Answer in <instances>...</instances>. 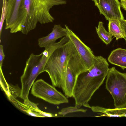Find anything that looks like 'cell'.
Returning a JSON list of instances; mask_svg holds the SVG:
<instances>
[{
    "label": "cell",
    "instance_id": "cell-9",
    "mask_svg": "<svg viewBox=\"0 0 126 126\" xmlns=\"http://www.w3.org/2000/svg\"><path fill=\"white\" fill-rule=\"evenodd\" d=\"M101 15L108 20L124 19L118 0H92Z\"/></svg>",
    "mask_w": 126,
    "mask_h": 126
},
{
    "label": "cell",
    "instance_id": "cell-5",
    "mask_svg": "<svg viewBox=\"0 0 126 126\" xmlns=\"http://www.w3.org/2000/svg\"><path fill=\"white\" fill-rule=\"evenodd\" d=\"M106 77V88L113 98L115 108L126 107V73L113 67L109 68Z\"/></svg>",
    "mask_w": 126,
    "mask_h": 126
},
{
    "label": "cell",
    "instance_id": "cell-14",
    "mask_svg": "<svg viewBox=\"0 0 126 126\" xmlns=\"http://www.w3.org/2000/svg\"><path fill=\"white\" fill-rule=\"evenodd\" d=\"M108 21L109 32L116 38V40L120 38H124L125 34L120 20L111 19Z\"/></svg>",
    "mask_w": 126,
    "mask_h": 126
},
{
    "label": "cell",
    "instance_id": "cell-11",
    "mask_svg": "<svg viewBox=\"0 0 126 126\" xmlns=\"http://www.w3.org/2000/svg\"><path fill=\"white\" fill-rule=\"evenodd\" d=\"M22 0H8L5 18L6 30H10L15 22Z\"/></svg>",
    "mask_w": 126,
    "mask_h": 126
},
{
    "label": "cell",
    "instance_id": "cell-8",
    "mask_svg": "<svg viewBox=\"0 0 126 126\" xmlns=\"http://www.w3.org/2000/svg\"><path fill=\"white\" fill-rule=\"evenodd\" d=\"M67 36L74 46L88 70L93 66L95 56L91 49L86 45L68 26L65 25Z\"/></svg>",
    "mask_w": 126,
    "mask_h": 126
},
{
    "label": "cell",
    "instance_id": "cell-17",
    "mask_svg": "<svg viewBox=\"0 0 126 126\" xmlns=\"http://www.w3.org/2000/svg\"><path fill=\"white\" fill-rule=\"evenodd\" d=\"M7 0H2V5L0 21V36H1L3 26L5 20L7 9Z\"/></svg>",
    "mask_w": 126,
    "mask_h": 126
},
{
    "label": "cell",
    "instance_id": "cell-2",
    "mask_svg": "<svg viewBox=\"0 0 126 126\" xmlns=\"http://www.w3.org/2000/svg\"><path fill=\"white\" fill-rule=\"evenodd\" d=\"M109 65L105 58L101 56H95L92 67L79 75L72 96L75 100V106L91 108L89 102L103 83L109 70Z\"/></svg>",
    "mask_w": 126,
    "mask_h": 126
},
{
    "label": "cell",
    "instance_id": "cell-1",
    "mask_svg": "<svg viewBox=\"0 0 126 126\" xmlns=\"http://www.w3.org/2000/svg\"><path fill=\"white\" fill-rule=\"evenodd\" d=\"M67 3L65 0H22L16 20L10 30V33L20 32L27 35L38 23L53 22L54 18L50 13V9L55 6Z\"/></svg>",
    "mask_w": 126,
    "mask_h": 126
},
{
    "label": "cell",
    "instance_id": "cell-4",
    "mask_svg": "<svg viewBox=\"0 0 126 126\" xmlns=\"http://www.w3.org/2000/svg\"><path fill=\"white\" fill-rule=\"evenodd\" d=\"M63 44V41L61 40L39 54L32 53L30 54L20 77L21 88L19 97L24 102L29 100L30 89L38 75L43 72L45 66L51 55L56 49Z\"/></svg>",
    "mask_w": 126,
    "mask_h": 126
},
{
    "label": "cell",
    "instance_id": "cell-19",
    "mask_svg": "<svg viewBox=\"0 0 126 126\" xmlns=\"http://www.w3.org/2000/svg\"><path fill=\"white\" fill-rule=\"evenodd\" d=\"M3 47L2 45H0V66L1 67H2L3 61L5 57Z\"/></svg>",
    "mask_w": 126,
    "mask_h": 126
},
{
    "label": "cell",
    "instance_id": "cell-3",
    "mask_svg": "<svg viewBox=\"0 0 126 126\" xmlns=\"http://www.w3.org/2000/svg\"><path fill=\"white\" fill-rule=\"evenodd\" d=\"M76 51L74 46L69 40L54 51L43 70V72H46L48 74L52 85L61 88L64 93L68 63Z\"/></svg>",
    "mask_w": 126,
    "mask_h": 126
},
{
    "label": "cell",
    "instance_id": "cell-12",
    "mask_svg": "<svg viewBox=\"0 0 126 126\" xmlns=\"http://www.w3.org/2000/svg\"><path fill=\"white\" fill-rule=\"evenodd\" d=\"M108 60L111 64L120 67L124 70L126 69V49L119 48L113 50Z\"/></svg>",
    "mask_w": 126,
    "mask_h": 126
},
{
    "label": "cell",
    "instance_id": "cell-6",
    "mask_svg": "<svg viewBox=\"0 0 126 126\" xmlns=\"http://www.w3.org/2000/svg\"><path fill=\"white\" fill-rule=\"evenodd\" d=\"M31 94L36 97L54 105L67 103L69 102L68 98L64 94L58 91L55 86L42 79L34 82Z\"/></svg>",
    "mask_w": 126,
    "mask_h": 126
},
{
    "label": "cell",
    "instance_id": "cell-7",
    "mask_svg": "<svg viewBox=\"0 0 126 126\" xmlns=\"http://www.w3.org/2000/svg\"><path fill=\"white\" fill-rule=\"evenodd\" d=\"M87 70L76 51L69 59L67 68L64 93L67 98L72 96L74 89L79 76Z\"/></svg>",
    "mask_w": 126,
    "mask_h": 126
},
{
    "label": "cell",
    "instance_id": "cell-15",
    "mask_svg": "<svg viewBox=\"0 0 126 126\" xmlns=\"http://www.w3.org/2000/svg\"><path fill=\"white\" fill-rule=\"evenodd\" d=\"M95 28L99 37L104 43L108 45L111 42L113 36L106 31L102 21L99 22L98 27H95Z\"/></svg>",
    "mask_w": 126,
    "mask_h": 126
},
{
    "label": "cell",
    "instance_id": "cell-20",
    "mask_svg": "<svg viewBox=\"0 0 126 126\" xmlns=\"http://www.w3.org/2000/svg\"><path fill=\"white\" fill-rule=\"evenodd\" d=\"M121 26L125 34V37L124 38L125 40L126 44V20L123 19L120 20Z\"/></svg>",
    "mask_w": 126,
    "mask_h": 126
},
{
    "label": "cell",
    "instance_id": "cell-10",
    "mask_svg": "<svg viewBox=\"0 0 126 126\" xmlns=\"http://www.w3.org/2000/svg\"><path fill=\"white\" fill-rule=\"evenodd\" d=\"M67 36L65 28L62 27L60 24H55L50 33L38 39V44L40 47L47 49L53 45L57 39Z\"/></svg>",
    "mask_w": 126,
    "mask_h": 126
},
{
    "label": "cell",
    "instance_id": "cell-13",
    "mask_svg": "<svg viewBox=\"0 0 126 126\" xmlns=\"http://www.w3.org/2000/svg\"><path fill=\"white\" fill-rule=\"evenodd\" d=\"M92 111L103 114L102 116L112 117H126V107L114 109L104 108L98 106L91 107Z\"/></svg>",
    "mask_w": 126,
    "mask_h": 126
},
{
    "label": "cell",
    "instance_id": "cell-16",
    "mask_svg": "<svg viewBox=\"0 0 126 126\" xmlns=\"http://www.w3.org/2000/svg\"><path fill=\"white\" fill-rule=\"evenodd\" d=\"M87 110L80 108L75 106H70L62 109L58 113V115L62 117H64L66 115L71 113L76 112L85 113Z\"/></svg>",
    "mask_w": 126,
    "mask_h": 126
},
{
    "label": "cell",
    "instance_id": "cell-18",
    "mask_svg": "<svg viewBox=\"0 0 126 126\" xmlns=\"http://www.w3.org/2000/svg\"><path fill=\"white\" fill-rule=\"evenodd\" d=\"M0 84L2 90L4 91L9 97V86L6 82L3 74L2 67L0 66Z\"/></svg>",
    "mask_w": 126,
    "mask_h": 126
},
{
    "label": "cell",
    "instance_id": "cell-21",
    "mask_svg": "<svg viewBox=\"0 0 126 126\" xmlns=\"http://www.w3.org/2000/svg\"><path fill=\"white\" fill-rule=\"evenodd\" d=\"M121 6L125 10H126V0H120Z\"/></svg>",
    "mask_w": 126,
    "mask_h": 126
}]
</instances>
